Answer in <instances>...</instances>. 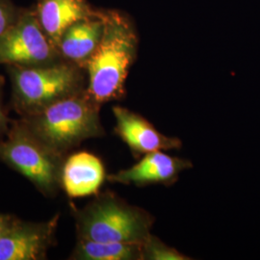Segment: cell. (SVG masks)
Masks as SVG:
<instances>
[{
  "label": "cell",
  "mask_w": 260,
  "mask_h": 260,
  "mask_svg": "<svg viewBox=\"0 0 260 260\" xmlns=\"http://www.w3.org/2000/svg\"><path fill=\"white\" fill-rule=\"evenodd\" d=\"M0 141V160L26 177L45 196H54L61 186L67 156L49 149L19 119L12 121Z\"/></svg>",
  "instance_id": "5"
},
{
  "label": "cell",
  "mask_w": 260,
  "mask_h": 260,
  "mask_svg": "<svg viewBox=\"0 0 260 260\" xmlns=\"http://www.w3.org/2000/svg\"><path fill=\"white\" fill-rule=\"evenodd\" d=\"M60 215L40 223L15 218L0 237V260H42L56 241Z\"/></svg>",
  "instance_id": "7"
},
{
  "label": "cell",
  "mask_w": 260,
  "mask_h": 260,
  "mask_svg": "<svg viewBox=\"0 0 260 260\" xmlns=\"http://www.w3.org/2000/svg\"><path fill=\"white\" fill-rule=\"evenodd\" d=\"M3 84H4L3 77L0 76V135H2V136H4L7 133V131L9 129L10 124L12 122V121L8 118V115L6 114L5 108L3 106V93H2Z\"/></svg>",
  "instance_id": "16"
},
{
  "label": "cell",
  "mask_w": 260,
  "mask_h": 260,
  "mask_svg": "<svg viewBox=\"0 0 260 260\" xmlns=\"http://www.w3.org/2000/svg\"><path fill=\"white\" fill-rule=\"evenodd\" d=\"M192 168L193 163L189 159L158 150L143 155L136 164L107 176V179L112 183L136 187L171 186L177 182L183 172Z\"/></svg>",
  "instance_id": "9"
},
{
  "label": "cell",
  "mask_w": 260,
  "mask_h": 260,
  "mask_svg": "<svg viewBox=\"0 0 260 260\" xmlns=\"http://www.w3.org/2000/svg\"><path fill=\"white\" fill-rule=\"evenodd\" d=\"M62 59L44 33L34 10H22L18 20L0 37V64L32 67Z\"/></svg>",
  "instance_id": "6"
},
{
  "label": "cell",
  "mask_w": 260,
  "mask_h": 260,
  "mask_svg": "<svg viewBox=\"0 0 260 260\" xmlns=\"http://www.w3.org/2000/svg\"><path fill=\"white\" fill-rule=\"evenodd\" d=\"M73 260H142V243L77 239Z\"/></svg>",
  "instance_id": "13"
},
{
  "label": "cell",
  "mask_w": 260,
  "mask_h": 260,
  "mask_svg": "<svg viewBox=\"0 0 260 260\" xmlns=\"http://www.w3.org/2000/svg\"><path fill=\"white\" fill-rule=\"evenodd\" d=\"M102 14L103 36L84 67L86 91L101 105L124 96L126 78L138 49V38L126 17L115 11Z\"/></svg>",
  "instance_id": "1"
},
{
  "label": "cell",
  "mask_w": 260,
  "mask_h": 260,
  "mask_svg": "<svg viewBox=\"0 0 260 260\" xmlns=\"http://www.w3.org/2000/svg\"><path fill=\"white\" fill-rule=\"evenodd\" d=\"M21 11L12 0H0V37L18 20Z\"/></svg>",
  "instance_id": "15"
},
{
  "label": "cell",
  "mask_w": 260,
  "mask_h": 260,
  "mask_svg": "<svg viewBox=\"0 0 260 260\" xmlns=\"http://www.w3.org/2000/svg\"><path fill=\"white\" fill-rule=\"evenodd\" d=\"M186 254L167 245L151 233L142 242V260H190Z\"/></svg>",
  "instance_id": "14"
},
{
  "label": "cell",
  "mask_w": 260,
  "mask_h": 260,
  "mask_svg": "<svg viewBox=\"0 0 260 260\" xmlns=\"http://www.w3.org/2000/svg\"><path fill=\"white\" fill-rule=\"evenodd\" d=\"M103 14L83 19L66 30L61 38L58 51L62 58L83 68L99 46L103 36Z\"/></svg>",
  "instance_id": "12"
},
{
  "label": "cell",
  "mask_w": 260,
  "mask_h": 260,
  "mask_svg": "<svg viewBox=\"0 0 260 260\" xmlns=\"http://www.w3.org/2000/svg\"><path fill=\"white\" fill-rule=\"evenodd\" d=\"M107 178L103 161L88 151L75 152L66 158L61 186L70 198L96 195Z\"/></svg>",
  "instance_id": "10"
},
{
  "label": "cell",
  "mask_w": 260,
  "mask_h": 260,
  "mask_svg": "<svg viewBox=\"0 0 260 260\" xmlns=\"http://www.w3.org/2000/svg\"><path fill=\"white\" fill-rule=\"evenodd\" d=\"M83 68L67 60L47 65L7 66L12 83V104L20 117L86 90Z\"/></svg>",
  "instance_id": "3"
},
{
  "label": "cell",
  "mask_w": 260,
  "mask_h": 260,
  "mask_svg": "<svg viewBox=\"0 0 260 260\" xmlns=\"http://www.w3.org/2000/svg\"><path fill=\"white\" fill-rule=\"evenodd\" d=\"M34 12L44 33L57 49L68 28L99 15L86 0H39Z\"/></svg>",
  "instance_id": "11"
},
{
  "label": "cell",
  "mask_w": 260,
  "mask_h": 260,
  "mask_svg": "<svg viewBox=\"0 0 260 260\" xmlns=\"http://www.w3.org/2000/svg\"><path fill=\"white\" fill-rule=\"evenodd\" d=\"M101 107L85 90L20 120L49 149L67 156L84 141L105 135Z\"/></svg>",
  "instance_id": "2"
},
{
  "label": "cell",
  "mask_w": 260,
  "mask_h": 260,
  "mask_svg": "<svg viewBox=\"0 0 260 260\" xmlns=\"http://www.w3.org/2000/svg\"><path fill=\"white\" fill-rule=\"evenodd\" d=\"M16 217L11 216L9 214L0 213V237L2 234L6 232V230L10 226V224L13 223Z\"/></svg>",
  "instance_id": "17"
},
{
  "label": "cell",
  "mask_w": 260,
  "mask_h": 260,
  "mask_svg": "<svg viewBox=\"0 0 260 260\" xmlns=\"http://www.w3.org/2000/svg\"><path fill=\"white\" fill-rule=\"evenodd\" d=\"M73 213L77 239L90 241L142 243L155 222L149 211L111 191L96 194L81 209L73 207Z\"/></svg>",
  "instance_id": "4"
},
{
  "label": "cell",
  "mask_w": 260,
  "mask_h": 260,
  "mask_svg": "<svg viewBox=\"0 0 260 260\" xmlns=\"http://www.w3.org/2000/svg\"><path fill=\"white\" fill-rule=\"evenodd\" d=\"M112 111L116 121L115 133L128 147L134 157L158 150L181 149V140L165 135L139 113L120 105L113 106Z\"/></svg>",
  "instance_id": "8"
}]
</instances>
